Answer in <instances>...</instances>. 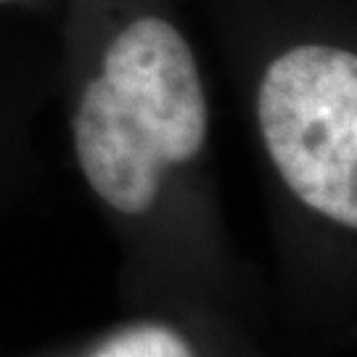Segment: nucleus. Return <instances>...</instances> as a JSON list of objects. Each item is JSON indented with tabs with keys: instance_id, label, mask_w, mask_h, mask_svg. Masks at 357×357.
<instances>
[{
	"instance_id": "f257e3e1",
	"label": "nucleus",
	"mask_w": 357,
	"mask_h": 357,
	"mask_svg": "<svg viewBox=\"0 0 357 357\" xmlns=\"http://www.w3.org/2000/svg\"><path fill=\"white\" fill-rule=\"evenodd\" d=\"M93 357H193V352L165 326H141L114 336Z\"/></svg>"
},
{
	"instance_id": "f03ea898",
	"label": "nucleus",
	"mask_w": 357,
	"mask_h": 357,
	"mask_svg": "<svg viewBox=\"0 0 357 357\" xmlns=\"http://www.w3.org/2000/svg\"><path fill=\"white\" fill-rule=\"evenodd\" d=\"M66 0H0V13H53L61 16Z\"/></svg>"
}]
</instances>
